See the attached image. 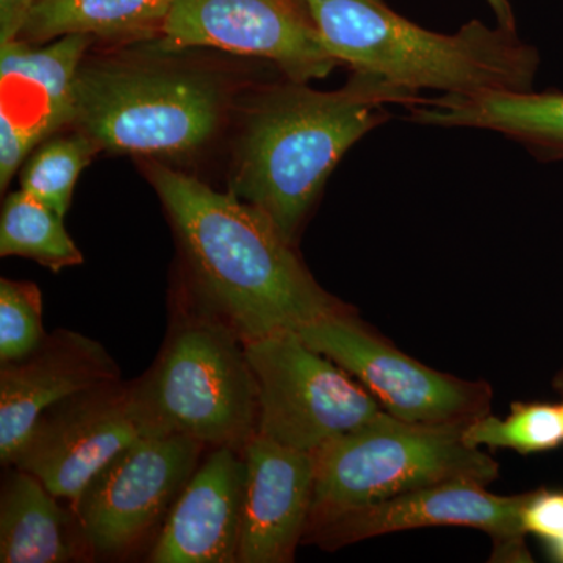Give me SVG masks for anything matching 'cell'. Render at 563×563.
Returning a JSON list of instances; mask_svg holds the SVG:
<instances>
[{
  "mask_svg": "<svg viewBox=\"0 0 563 563\" xmlns=\"http://www.w3.org/2000/svg\"><path fill=\"white\" fill-rule=\"evenodd\" d=\"M268 65L179 49L161 38L96 43L77 73L70 128L90 136L101 154L152 158L195 174V165L225 146L252 85L280 74L268 76Z\"/></svg>",
  "mask_w": 563,
  "mask_h": 563,
  "instance_id": "obj_1",
  "label": "cell"
},
{
  "mask_svg": "<svg viewBox=\"0 0 563 563\" xmlns=\"http://www.w3.org/2000/svg\"><path fill=\"white\" fill-rule=\"evenodd\" d=\"M135 163L168 214L196 298L244 343L354 312L318 284L261 210L196 174L152 158Z\"/></svg>",
  "mask_w": 563,
  "mask_h": 563,
  "instance_id": "obj_2",
  "label": "cell"
},
{
  "mask_svg": "<svg viewBox=\"0 0 563 563\" xmlns=\"http://www.w3.org/2000/svg\"><path fill=\"white\" fill-rule=\"evenodd\" d=\"M418 92L352 70L339 90L318 91L282 74L252 85L225 140L228 191L261 210L282 235L298 244L329 177L346 152L391 118L388 106L406 109Z\"/></svg>",
  "mask_w": 563,
  "mask_h": 563,
  "instance_id": "obj_3",
  "label": "cell"
},
{
  "mask_svg": "<svg viewBox=\"0 0 563 563\" xmlns=\"http://www.w3.org/2000/svg\"><path fill=\"white\" fill-rule=\"evenodd\" d=\"M340 65L406 90L442 95L533 90L540 54L517 29L470 21L454 35L428 31L384 0H302Z\"/></svg>",
  "mask_w": 563,
  "mask_h": 563,
  "instance_id": "obj_4",
  "label": "cell"
},
{
  "mask_svg": "<svg viewBox=\"0 0 563 563\" xmlns=\"http://www.w3.org/2000/svg\"><path fill=\"white\" fill-rule=\"evenodd\" d=\"M133 391L155 433L239 453L257 435L258 388L244 342L207 310L180 322Z\"/></svg>",
  "mask_w": 563,
  "mask_h": 563,
  "instance_id": "obj_5",
  "label": "cell"
},
{
  "mask_svg": "<svg viewBox=\"0 0 563 563\" xmlns=\"http://www.w3.org/2000/svg\"><path fill=\"white\" fill-rule=\"evenodd\" d=\"M466 424H417L387 413L324 444L313 453L309 525L418 488L498 479V462L463 440Z\"/></svg>",
  "mask_w": 563,
  "mask_h": 563,
  "instance_id": "obj_6",
  "label": "cell"
},
{
  "mask_svg": "<svg viewBox=\"0 0 563 563\" xmlns=\"http://www.w3.org/2000/svg\"><path fill=\"white\" fill-rule=\"evenodd\" d=\"M244 350L257 380V433L266 439L314 453L387 415L372 393L298 332L244 343Z\"/></svg>",
  "mask_w": 563,
  "mask_h": 563,
  "instance_id": "obj_7",
  "label": "cell"
},
{
  "mask_svg": "<svg viewBox=\"0 0 563 563\" xmlns=\"http://www.w3.org/2000/svg\"><path fill=\"white\" fill-rule=\"evenodd\" d=\"M303 342L331 358L366 388L393 418L417 424H465L492 412L485 380L437 372L398 350L354 312L299 329Z\"/></svg>",
  "mask_w": 563,
  "mask_h": 563,
  "instance_id": "obj_8",
  "label": "cell"
},
{
  "mask_svg": "<svg viewBox=\"0 0 563 563\" xmlns=\"http://www.w3.org/2000/svg\"><path fill=\"white\" fill-rule=\"evenodd\" d=\"M203 446L180 433H151L114 455L70 504L85 542L102 554L139 543L168 517Z\"/></svg>",
  "mask_w": 563,
  "mask_h": 563,
  "instance_id": "obj_9",
  "label": "cell"
},
{
  "mask_svg": "<svg viewBox=\"0 0 563 563\" xmlns=\"http://www.w3.org/2000/svg\"><path fill=\"white\" fill-rule=\"evenodd\" d=\"M158 38L179 49L269 63L302 84L324 79L340 66L302 0H176Z\"/></svg>",
  "mask_w": 563,
  "mask_h": 563,
  "instance_id": "obj_10",
  "label": "cell"
},
{
  "mask_svg": "<svg viewBox=\"0 0 563 563\" xmlns=\"http://www.w3.org/2000/svg\"><path fill=\"white\" fill-rule=\"evenodd\" d=\"M151 433L155 432L140 409L133 385H103L51 407L13 465L73 504L114 455Z\"/></svg>",
  "mask_w": 563,
  "mask_h": 563,
  "instance_id": "obj_11",
  "label": "cell"
},
{
  "mask_svg": "<svg viewBox=\"0 0 563 563\" xmlns=\"http://www.w3.org/2000/svg\"><path fill=\"white\" fill-rule=\"evenodd\" d=\"M529 493L501 496L483 484L444 483L365 504L307 526L302 543L324 550L413 529L462 526L487 532L501 561H531L521 515Z\"/></svg>",
  "mask_w": 563,
  "mask_h": 563,
  "instance_id": "obj_12",
  "label": "cell"
},
{
  "mask_svg": "<svg viewBox=\"0 0 563 563\" xmlns=\"http://www.w3.org/2000/svg\"><path fill=\"white\" fill-rule=\"evenodd\" d=\"M96 43L69 33L44 44H0V190L36 146L73 124L77 73Z\"/></svg>",
  "mask_w": 563,
  "mask_h": 563,
  "instance_id": "obj_13",
  "label": "cell"
},
{
  "mask_svg": "<svg viewBox=\"0 0 563 563\" xmlns=\"http://www.w3.org/2000/svg\"><path fill=\"white\" fill-rule=\"evenodd\" d=\"M120 383V368L101 344L81 333L47 335L27 357L0 372V461L14 457L51 407L79 393Z\"/></svg>",
  "mask_w": 563,
  "mask_h": 563,
  "instance_id": "obj_14",
  "label": "cell"
},
{
  "mask_svg": "<svg viewBox=\"0 0 563 563\" xmlns=\"http://www.w3.org/2000/svg\"><path fill=\"white\" fill-rule=\"evenodd\" d=\"M246 463L239 563H290L309 525L314 455L257 435Z\"/></svg>",
  "mask_w": 563,
  "mask_h": 563,
  "instance_id": "obj_15",
  "label": "cell"
},
{
  "mask_svg": "<svg viewBox=\"0 0 563 563\" xmlns=\"http://www.w3.org/2000/svg\"><path fill=\"white\" fill-rule=\"evenodd\" d=\"M246 463L217 448L196 468L152 548L154 563H239Z\"/></svg>",
  "mask_w": 563,
  "mask_h": 563,
  "instance_id": "obj_16",
  "label": "cell"
},
{
  "mask_svg": "<svg viewBox=\"0 0 563 563\" xmlns=\"http://www.w3.org/2000/svg\"><path fill=\"white\" fill-rule=\"evenodd\" d=\"M407 110L417 124L501 133L540 162H563V91L442 95Z\"/></svg>",
  "mask_w": 563,
  "mask_h": 563,
  "instance_id": "obj_17",
  "label": "cell"
},
{
  "mask_svg": "<svg viewBox=\"0 0 563 563\" xmlns=\"http://www.w3.org/2000/svg\"><path fill=\"white\" fill-rule=\"evenodd\" d=\"M73 509H62L57 496L38 477L18 468L0 499V562L63 563L73 561Z\"/></svg>",
  "mask_w": 563,
  "mask_h": 563,
  "instance_id": "obj_18",
  "label": "cell"
},
{
  "mask_svg": "<svg viewBox=\"0 0 563 563\" xmlns=\"http://www.w3.org/2000/svg\"><path fill=\"white\" fill-rule=\"evenodd\" d=\"M176 0H40L18 40L44 44L87 33L101 44L158 38Z\"/></svg>",
  "mask_w": 563,
  "mask_h": 563,
  "instance_id": "obj_19",
  "label": "cell"
},
{
  "mask_svg": "<svg viewBox=\"0 0 563 563\" xmlns=\"http://www.w3.org/2000/svg\"><path fill=\"white\" fill-rule=\"evenodd\" d=\"M65 217L24 190L10 192L0 218V255L24 257L52 273L84 263L65 229Z\"/></svg>",
  "mask_w": 563,
  "mask_h": 563,
  "instance_id": "obj_20",
  "label": "cell"
},
{
  "mask_svg": "<svg viewBox=\"0 0 563 563\" xmlns=\"http://www.w3.org/2000/svg\"><path fill=\"white\" fill-rule=\"evenodd\" d=\"M101 154L77 129H65L33 150L20 172L21 190L66 217L81 172Z\"/></svg>",
  "mask_w": 563,
  "mask_h": 563,
  "instance_id": "obj_21",
  "label": "cell"
},
{
  "mask_svg": "<svg viewBox=\"0 0 563 563\" xmlns=\"http://www.w3.org/2000/svg\"><path fill=\"white\" fill-rule=\"evenodd\" d=\"M470 446L498 448L533 454L555 450L563 444L561 406L548 402H514L506 418L483 415L463 429Z\"/></svg>",
  "mask_w": 563,
  "mask_h": 563,
  "instance_id": "obj_22",
  "label": "cell"
},
{
  "mask_svg": "<svg viewBox=\"0 0 563 563\" xmlns=\"http://www.w3.org/2000/svg\"><path fill=\"white\" fill-rule=\"evenodd\" d=\"M43 296L32 282L0 280V362L27 357L46 340Z\"/></svg>",
  "mask_w": 563,
  "mask_h": 563,
  "instance_id": "obj_23",
  "label": "cell"
},
{
  "mask_svg": "<svg viewBox=\"0 0 563 563\" xmlns=\"http://www.w3.org/2000/svg\"><path fill=\"white\" fill-rule=\"evenodd\" d=\"M521 523L547 544L554 561L563 563V492L540 488L529 492Z\"/></svg>",
  "mask_w": 563,
  "mask_h": 563,
  "instance_id": "obj_24",
  "label": "cell"
},
{
  "mask_svg": "<svg viewBox=\"0 0 563 563\" xmlns=\"http://www.w3.org/2000/svg\"><path fill=\"white\" fill-rule=\"evenodd\" d=\"M40 0H0V44L18 40Z\"/></svg>",
  "mask_w": 563,
  "mask_h": 563,
  "instance_id": "obj_25",
  "label": "cell"
},
{
  "mask_svg": "<svg viewBox=\"0 0 563 563\" xmlns=\"http://www.w3.org/2000/svg\"><path fill=\"white\" fill-rule=\"evenodd\" d=\"M487 3L490 5L493 13L496 14V20H498L499 25L517 29L515 27V14L510 0H487Z\"/></svg>",
  "mask_w": 563,
  "mask_h": 563,
  "instance_id": "obj_26",
  "label": "cell"
},
{
  "mask_svg": "<svg viewBox=\"0 0 563 563\" xmlns=\"http://www.w3.org/2000/svg\"><path fill=\"white\" fill-rule=\"evenodd\" d=\"M554 387L555 390L561 391L563 395V365L562 368L559 369L558 376L554 377Z\"/></svg>",
  "mask_w": 563,
  "mask_h": 563,
  "instance_id": "obj_27",
  "label": "cell"
},
{
  "mask_svg": "<svg viewBox=\"0 0 563 563\" xmlns=\"http://www.w3.org/2000/svg\"><path fill=\"white\" fill-rule=\"evenodd\" d=\"M561 409H562V417H563V402L561 404Z\"/></svg>",
  "mask_w": 563,
  "mask_h": 563,
  "instance_id": "obj_28",
  "label": "cell"
}]
</instances>
